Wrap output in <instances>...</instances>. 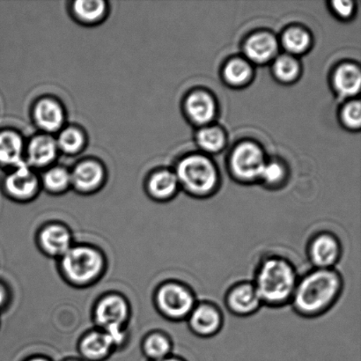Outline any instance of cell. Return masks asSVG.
Segmentation results:
<instances>
[{
  "label": "cell",
  "instance_id": "1",
  "mask_svg": "<svg viewBox=\"0 0 361 361\" xmlns=\"http://www.w3.org/2000/svg\"><path fill=\"white\" fill-rule=\"evenodd\" d=\"M344 288V278L337 268H311L300 276L290 306L300 317H321L334 309Z\"/></svg>",
  "mask_w": 361,
  "mask_h": 361
},
{
  "label": "cell",
  "instance_id": "2",
  "mask_svg": "<svg viewBox=\"0 0 361 361\" xmlns=\"http://www.w3.org/2000/svg\"><path fill=\"white\" fill-rule=\"evenodd\" d=\"M295 264L278 254L262 257L252 279L263 307L281 309L290 305L300 278Z\"/></svg>",
  "mask_w": 361,
  "mask_h": 361
},
{
  "label": "cell",
  "instance_id": "3",
  "mask_svg": "<svg viewBox=\"0 0 361 361\" xmlns=\"http://www.w3.org/2000/svg\"><path fill=\"white\" fill-rule=\"evenodd\" d=\"M176 178L188 192L197 197L209 196L218 183L214 164L198 155L187 157L180 162Z\"/></svg>",
  "mask_w": 361,
  "mask_h": 361
},
{
  "label": "cell",
  "instance_id": "4",
  "mask_svg": "<svg viewBox=\"0 0 361 361\" xmlns=\"http://www.w3.org/2000/svg\"><path fill=\"white\" fill-rule=\"evenodd\" d=\"M198 300L189 285L180 281H169L158 289L157 302L159 310L169 320L186 321Z\"/></svg>",
  "mask_w": 361,
  "mask_h": 361
},
{
  "label": "cell",
  "instance_id": "5",
  "mask_svg": "<svg viewBox=\"0 0 361 361\" xmlns=\"http://www.w3.org/2000/svg\"><path fill=\"white\" fill-rule=\"evenodd\" d=\"M306 253L312 268L335 269L342 259L343 244L334 233L323 230L310 237Z\"/></svg>",
  "mask_w": 361,
  "mask_h": 361
},
{
  "label": "cell",
  "instance_id": "6",
  "mask_svg": "<svg viewBox=\"0 0 361 361\" xmlns=\"http://www.w3.org/2000/svg\"><path fill=\"white\" fill-rule=\"evenodd\" d=\"M188 328L196 337L212 338L224 327L225 317L222 310L211 300H198L187 318Z\"/></svg>",
  "mask_w": 361,
  "mask_h": 361
},
{
  "label": "cell",
  "instance_id": "7",
  "mask_svg": "<svg viewBox=\"0 0 361 361\" xmlns=\"http://www.w3.org/2000/svg\"><path fill=\"white\" fill-rule=\"evenodd\" d=\"M63 267L73 281L88 282L100 271L102 259L90 247H73L63 255Z\"/></svg>",
  "mask_w": 361,
  "mask_h": 361
},
{
  "label": "cell",
  "instance_id": "8",
  "mask_svg": "<svg viewBox=\"0 0 361 361\" xmlns=\"http://www.w3.org/2000/svg\"><path fill=\"white\" fill-rule=\"evenodd\" d=\"M224 304L226 310L237 317L254 316L263 307L252 281H240L230 286L225 293Z\"/></svg>",
  "mask_w": 361,
  "mask_h": 361
},
{
  "label": "cell",
  "instance_id": "9",
  "mask_svg": "<svg viewBox=\"0 0 361 361\" xmlns=\"http://www.w3.org/2000/svg\"><path fill=\"white\" fill-rule=\"evenodd\" d=\"M264 165L263 153L252 143L240 145L232 155L233 174L244 180L259 178Z\"/></svg>",
  "mask_w": 361,
  "mask_h": 361
},
{
  "label": "cell",
  "instance_id": "10",
  "mask_svg": "<svg viewBox=\"0 0 361 361\" xmlns=\"http://www.w3.org/2000/svg\"><path fill=\"white\" fill-rule=\"evenodd\" d=\"M127 317V306L118 296H109L99 304L97 311L98 323L107 330L113 344L121 342V326Z\"/></svg>",
  "mask_w": 361,
  "mask_h": 361
},
{
  "label": "cell",
  "instance_id": "11",
  "mask_svg": "<svg viewBox=\"0 0 361 361\" xmlns=\"http://www.w3.org/2000/svg\"><path fill=\"white\" fill-rule=\"evenodd\" d=\"M6 187L12 196L27 198L31 197L37 190V179L23 162L7 178Z\"/></svg>",
  "mask_w": 361,
  "mask_h": 361
},
{
  "label": "cell",
  "instance_id": "12",
  "mask_svg": "<svg viewBox=\"0 0 361 361\" xmlns=\"http://www.w3.org/2000/svg\"><path fill=\"white\" fill-rule=\"evenodd\" d=\"M35 119L37 126L45 132H56L63 126V109L56 102L44 99L35 106Z\"/></svg>",
  "mask_w": 361,
  "mask_h": 361
},
{
  "label": "cell",
  "instance_id": "13",
  "mask_svg": "<svg viewBox=\"0 0 361 361\" xmlns=\"http://www.w3.org/2000/svg\"><path fill=\"white\" fill-rule=\"evenodd\" d=\"M277 41L268 33L254 35L245 44L247 58L256 63L269 61L277 52Z\"/></svg>",
  "mask_w": 361,
  "mask_h": 361
},
{
  "label": "cell",
  "instance_id": "14",
  "mask_svg": "<svg viewBox=\"0 0 361 361\" xmlns=\"http://www.w3.org/2000/svg\"><path fill=\"white\" fill-rule=\"evenodd\" d=\"M102 178L104 171L97 162L84 161L74 169L71 183L79 190L90 191L100 184Z\"/></svg>",
  "mask_w": 361,
  "mask_h": 361
},
{
  "label": "cell",
  "instance_id": "15",
  "mask_svg": "<svg viewBox=\"0 0 361 361\" xmlns=\"http://www.w3.org/2000/svg\"><path fill=\"white\" fill-rule=\"evenodd\" d=\"M188 114L193 121L201 123L210 122L215 115V104L210 94L196 92L186 102Z\"/></svg>",
  "mask_w": 361,
  "mask_h": 361
},
{
  "label": "cell",
  "instance_id": "16",
  "mask_svg": "<svg viewBox=\"0 0 361 361\" xmlns=\"http://www.w3.org/2000/svg\"><path fill=\"white\" fill-rule=\"evenodd\" d=\"M360 71L352 63H345L337 70L334 75L336 90L343 97H353L360 90Z\"/></svg>",
  "mask_w": 361,
  "mask_h": 361
},
{
  "label": "cell",
  "instance_id": "17",
  "mask_svg": "<svg viewBox=\"0 0 361 361\" xmlns=\"http://www.w3.org/2000/svg\"><path fill=\"white\" fill-rule=\"evenodd\" d=\"M58 146L54 140L48 136H39L32 140L28 146V158L31 164L44 166L54 160Z\"/></svg>",
  "mask_w": 361,
  "mask_h": 361
},
{
  "label": "cell",
  "instance_id": "18",
  "mask_svg": "<svg viewBox=\"0 0 361 361\" xmlns=\"http://www.w3.org/2000/svg\"><path fill=\"white\" fill-rule=\"evenodd\" d=\"M23 142L17 133L4 132L0 133V162L3 164L18 166L23 164L21 160Z\"/></svg>",
  "mask_w": 361,
  "mask_h": 361
},
{
  "label": "cell",
  "instance_id": "19",
  "mask_svg": "<svg viewBox=\"0 0 361 361\" xmlns=\"http://www.w3.org/2000/svg\"><path fill=\"white\" fill-rule=\"evenodd\" d=\"M42 246L52 255H65L70 250V235L62 226H51L41 235Z\"/></svg>",
  "mask_w": 361,
  "mask_h": 361
},
{
  "label": "cell",
  "instance_id": "20",
  "mask_svg": "<svg viewBox=\"0 0 361 361\" xmlns=\"http://www.w3.org/2000/svg\"><path fill=\"white\" fill-rule=\"evenodd\" d=\"M178 184V179L174 173L161 171L152 176L148 188L150 193L158 200H169L174 197Z\"/></svg>",
  "mask_w": 361,
  "mask_h": 361
},
{
  "label": "cell",
  "instance_id": "21",
  "mask_svg": "<svg viewBox=\"0 0 361 361\" xmlns=\"http://www.w3.org/2000/svg\"><path fill=\"white\" fill-rule=\"evenodd\" d=\"M112 345L113 342L109 335L93 334L84 339L81 351L88 360H100L108 355Z\"/></svg>",
  "mask_w": 361,
  "mask_h": 361
},
{
  "label": "cell",
  "instance_id": "22",
  "mask_svg": "<svg viewBox=\"0 0 361 361\" xmlns=\"http://www.w3.org/2000/svg\"><path fill=\"white\" fill-rule=\"evenodd\" d=\"M106 5L99 0H79L73 4V12L85 23H95L104 16Z\"/></svg>",
  "mask_w": 361,
  "mask_h": 361
},
{
  "label": "cell",
  "instance_id": "23",
  "mask_svg": "<svg viewBox=\"0 0 361 361\" xmlns=\"http://www.w3.org/2000/svg\"><path fill=\"white\" fill-rule=\"evenodd\" d=\"M173 345L171 339L161 334L152 335L147 338L145 351L153 361L160 360L171 356Z\"/></svg>",
  "mask_w": 361,
  "mask_h": 361
},
{
  "label": "cell",
  "instance_id": "24",
  "mask_svg": "<svg viewBox=\"0 0 361 361\" xmlns=\"http://www.w3.org/2000/svg\"><path fill=\"white\" fill-rule=\"evenodd\" d=\"M283 44L288 51L302 53L305 51L310 44V35L300 27L290 28L283 35Z\"/></svg>",
  "mask_w": 361,
  "mask_h": 361
},
{
  "label": "cell",
  "instance_id": "25",
  "mask_svg": "<svg viewBox=\"0 0 361 361\" xmlns=\"http://www.w3.org/2000/svg\"><path fill=\"white\" fill-rule=\"evenodd\" d=\"M251 76V67L242 59H235L229 62L225 69L226 80L228 83L240 86L245 84Z\"/></svg>",
  "mask_w": 361,
  "mask_h": 361
},
{
  "label": "cell",
  "instance_id": "26",
  "mask_svg": "<svg viewBox=\"0 0 361 361\" xmlns=\"http://www.w3.org/2000/svg\"><path fill=\"white\" fill-rule=\"evenodd\" d=\"M197 142L205 151L217 152L224 146V134L216 127L202 129L197 133Z\"/></svg>",
  "mask_w": 361,
  "mask_h": 361
},
{
  "label": "cell",
  "instance_id": "27",
  "mask_svg": "<svg viewBox=\"0 0 361 361\" xmlns=\"http://www.w3.org/2000/svg\"><path fill=\"white\" fill-rule=\"evenodd\" d=\"M275 75L282 81H291L295 80L300 72L298 62L291 56L283 55L276 60L274 63Z\"/></svg>",
  "mask_w": 361,
  "mask_h": 361
},
{
  "label": "cell",
  "instance_id": "28",
  "mask_svg": "<svg viewBox=\"0 0 361 361\" xmlns=\"http://www.w3.org/2000/svg\"><path fill=\"white\" fill-rule=\"evenodd\" d=\"M84 137L79 130L69 128L63 130L56 141V146L67 154H75L82 147Z\"/></svg>",
  "mask_w": 361,
  "mask_h": 361
},
{
  "label": "cell",
  "instance_id": "29",
  "mask_svg": "<svg viewBox=\"0 0 361 361\" xmlns=\"http://www.w3.org/2000/svg\"><path fill=\"white\" fill-rule=\"evenodd\" d=\"M71 183V175L66 169L54 168L46 173L44 184L48 190L60 191L66 189Z\"/></svg>",
  "mask_w": 361,
  "mask_h": 361
},
{
  "label": "cell",
  "instance_id": "30",
  "mask_svg": "<svg viewBox=\"0 0 361 361\" xmlns=\"http://www.w3.org/2000/svg\"><path fill=\"white\" fill-rule=\"evenodd\" d=\"M343 120L350 128H359L361 123L360 104L359 102H353L343 111Z\"/></svg>",
  "mask_w": 361,
  "mask_h": 361
},
{
  "label": "cell",
  "instance_id": "31",
  "mask_svg": "<svg viewBox=\"0 0 361 361\" xmlns=\"http://www.w3.org/2000/svg\"><path fill=\"white\" fill-rule=\"evenodd\" d=\"M265 183L275 185L281 182L284 178V169L278 164H265L261 172L260 178Z\"/></svg>",
  "mask_w": 361,
  "mask_h": 361
},
{
  "label": "cell",
  "instance_id": "32",
  "mask_svg": "<svg viewBox=\"0 0 361 361\" xmlns=\"http://www.w3.org/2000/svg\"><path fill=\"white\" fill-rule=\"evenodd\" d=\"M336 12L342 17L351 16L353 11V3L350 1H334L332 3Z\"/></svg>",
  "mask_w": 361,
  "mask_h": 361
},
{
  "label": "cell",
  "instance_id": "33",
  "mask_svg": "<svg viewBox=\"0 0 361 361\" xmlns=\"http://www.w3.org/2000/svg\"><path fill=\"white\" fill-rule=\"evenodd\" d=\"M157 361H187V360L182 358V357L171 355V356L167 357V358H164V359H162L160 360H157Z\"/></svg>",
  "mask_w": 361,
  "mask_h": 361
},
{
  "label": "cell",
  "instance_id": "34",
  "mask_svg": "<svg viewBox=\"0 0 361 361\" xmlns=\"http://www.w3.org/2000/svg\"><path fill=\"white\" fill-rule=\"evenodd\" d=\"M3 300H4V293L1 291V290H0V305H1Z\"/></svg>",
  "mask_w": 361,
  "mask_h": 361
},
{
  "label": "cell",
  "instance_id": "35",
  "mask_svg": "<svg viewBox=\"0 0 361 361\" xmlns=\"http://www.w3.org/2000/svg\"><path fill=\"white\" fill-rule=\"evenodd\" d=\"M27 361H49L48 360L42 359V358H37V359H32Z\"/></svg>",
  "mask_w": 361,
  "mask_h": 361
}]
</instances>
